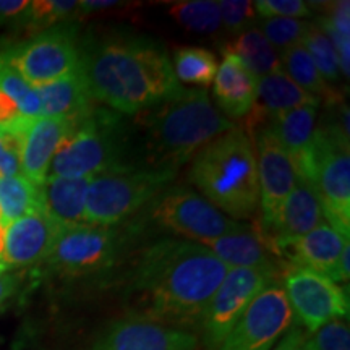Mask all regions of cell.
I'll use <instances>...</instances> for the list:
<instances>
[{"instance_id": "1", "label": "cell", "mask_w": 350, "mask_h": 350, "mask_svg": "<svg viewBox=\"0 0 350 350\" xmlns=\"http://www.w3.org/2000/svg\"><path fill=\"white\" fill-rule=\"evenodd\" d=\"M229 269L204 245L156 240L139 250L130 271L131 317L177 329L196 327Z\"/></svg>"}, {"instance_id": "2", "label": "cell", "mask_w": 350, "mask_h": 350, "mask_svg": "<svg viewBox=\"0 0 350 350\" xmlns=\"http://www.w3.org/2000/svg\"><path fill=\"white\" fill-rule=\"evenodd\" d=\"M78 72L93 103L122 116H137L183 90L164 44L126 29L88 34Z\"/></svg>"}, {"instance_id": "3", "label": "cell", "mask_w": 350, "mask_h": 350, "mask_svg": "<svg viewBox=\"0 0 350 350\" xmlns=\"http://www.w3.org/2000/svg\"><path fill=\"white\" fill-rule=\"evenodd\" d=\"M138 169L174 170L219 135L234 129L204 90H187L135 116Z\"/></svg>"}, {"instance_id": "4", "label": "cell", "mask_w": 350, "mask_h": 350, "mask_svg": "<svg viewBox=\"0 0 350 350\" xmlns=\"http://www.w3.org/2000/svg\"><path fill=\"white\" fill-rule=\"evenodd\" d=\"M188 180L230 219H252L260 208L255 144L245 129L219 135L190 161Z\"/></svg>"}, {"instance_id": "5", "label": "cell", "mask_w": 350, "mask_h": 350, "mask_svg": "<svg viewBox=\"0 0 350 350\" xmlns=\"http://www.w3.org/2000/svg\"><path fill=\"white\" fill-rule=\"evenodd\" d=\"M130 154L131 135L124 116L107 107H93L72 124L47 177L93 178L113 170L135 169Z\"/></svg>"}, {"instance_id": "6", "label": "cell", "mask_w": 350, "mask_h": 350, "mask_svg": "<svg viewBox=\"0 0 350 350\" xmlns=\"http://www.w3.org/2000/svg\"><path fill=\"white\" fill-rule=\"evenodd\" d=\"M300 178L312 185L325 221L345 239L350 234L349 142L317 130L308 154L294 163Z\"/></svg>"}, {"instance_id": "7", "label": "cell", "mask_w": 350, "mask_h": 350, "mask_svg": "<svg viewBox=\"0 0 350 350\" xmlns=\"http://www.w3.org/2000/svg\"><path fill=\"white\" fill-rule=\"evenodd\" d=\"M174 170L125 169L96 175L86 191L85 219L93 226H119L172 185Z\"/></svg>"}, {"instance_id": "8", "label": "cell", "mask_w": 350, "mask_h": 350, "mask_svg": "<svg viewBox=\"0 0 350 350\" xmlns=\"http://www.w3.org/2000/svg\"><path fill=\"white\" fill-rule=\"evenodd\" d=\"M148 219L157 229L182 240L208 245L240 226L190 187H169L148 204Z\"/></svg>"}, {"instance_id": "9", "label": "cell", "mask_w": 350, "mask_h": 350, "mask_svg": "<svg viewBox=\"0 0 350 350\" xmlns=\"http://www.w3.org/2000/svg\"><path fill=\"white\" fill-rule=\"evenodd\" d=\"M80 42L75 25H60L10 46L0 57L33 88H39L75 72Z\"/></svg>"}, {"instance_id": "10", "label": "cell", "mask_w": 350, "mask_h": 350, "mask_svg": "<svg viewBox=\"0 0 350 350\" xmlns=\"http://www.w3.org/2000/svg\"><path fill=\"white\" fill-rule=\"evenodd\" d=\"M126 232L117 226L93 224L60 229L47 262L57 273L72 278L100 274L111 269L124 252Z\"/></svg>"}, {"instance_id": "11", "label": "cell", "mask_w": 350, "mask_h": 350, "mask_svg": "<svg viewBox=\"0 0 350 350\" xmlns=\"http://www.w3.org/2000/svg\"><path fill=\"white\" fill-rule=\"evenodd\" d=\"M279 275V271L269 268H230L227 271L224 281L214 292L196 326L204 347L217 350L252 301L266 287L278 282L275 279Z\"/></svg>"}, {"instance_id": "12", "label": "cell", "mask_w": 350, "mask_h": 350, "mask_svg": "<svg viewBox=\"0 0 350 350\" xmlns=\"http://www.w3.org/2000/svg\"><path fill=\"white\" fill-rule=\"evenodd\" d=\"M281 278L292 317L305 332L313 334L334 319H347V291L326 275L286 265Z\"/></svg>"}, {"instance_id": "13", "label": "cell", "mask_w": 350, "mask_h": 350, "mask_svg": "<svg viewBox=\"0 0 350 350\" xmlns=\"http://www.w3.org/2000/svg\"><path fill=\"white\" fill-rule=\"evenodd\" d=\"M292 325L286 294L274 282L252 301L217 350H271Z\"/></svg>"}, {"instance_id": "14", "label": "cell", "mask_w": 350, "mask_h": 350, "mask_svg": "<svg viewBox=\"0 0 350 350\" xmlns=\"http://www.w3.org/2000/svg\"><path fill=\"white\" fill-rule=\"evenodd\" d=\"M247 133L255 144L260 182L261 216L256 224L266 226L273 221L288 193L294 190L297 183L295 165L268 125H258Z\"/></svg>"}, {"instance_id": "15", "label": "cell", "mask_w": 350, "mask_h": 350, "mask_svg": "<svg viewBox=\"0 0 350 350\" xmlns=\"http://www.w3.org/2000/svg\"><path fill=\"white\" fill-rule=\"evenodd\" d=\"M198 336L138 317L109 325L90 350H198Z\"/></svg>"}, {"instance_id": "16", "label": "cell", "mask_w": 350, "mask_h": 350, "mask_svg": "<svg viewBox=\"0 0 350 350\" xmlns=\"http://www.w3.org/2000/svg\"><path fill=\"white\" fill-rule=\"evenodd\" d=\"M323 221L325 217L312 185L297 175L294 190L288 193L273 221L266 226H255L274 255L282 261L281 255L284 248H287L297 239L304 237Z\"/></svg>"}, {"instance_id": "17", "label": "cell", "mask_w": 350, "mask_h": 350, "mask_svg": "<svg viewBox=\"0 0 350 350\" xmlns=\"http://www.w3.org/2000/svg\"><path fill=\"white\" fill-rule=\"evenodd\" d=\"M60 227L41 209L16 219L5 227L2 262L5 269L28 268L47 260Z\"/></svg>"}, {"instance_id": "18", "label": "cell", "mask_w": 350, "mask_h": 350, "mask_svg": "<svg viewBox=\"0 0 350 350\" xmlns=\"http://www.w3.org/2000/svg\"><path fill=\"white\" fill-rule=\"evenodd\" d=\"M72 124V120L57 117H38L29 122L20 144V167L25 178L38 187L42 185Z\"/></svg>"}, {"instance_id": "19", "label": "cell", "mask_w": 350, "mask_h": 350, "mask_svg": "<svg viewBox=\"0 0 350 350\" xmlns=\"http://www.w3.org/2000/svg\"><path fill=\"white\" fill-rule=\"evenodd\" d=\"M347 243L349 239L342 237L326 221H323L304 237L284 248L281 258L286 265L314 271L338 284L339 261Z\"/></svg>"}, {"instance_id": "20", "label": "cell", "mask_w": 350, "mask_h": 350, "mask_svg": "<svg viewBox=\"0 0 350 350\" xmlns=\"http://www.w3.org/2000/svg\"><path fill=\"white\" fill-rule=\"evenodd\" d=\"M305 106L319 107V99L301 90L288 78L282 70L256 80V96L245 131H250L258 125L274 119L294 109Z\"/></svg>"}, {"instance_id": "21", "label": "cell", "mask_w": 350, "mask_h": 350, "mask_svg": "<svg viewBox=\"0 0 350 350\" xmlns=\"http://www.w3.org/2000/svg\"><path fill=\"white\" fill-rule=\"evenodd\" d=\"M229 268H269L282 273L286 262L274 255L256 226L242 224L230 234L204 245Z\"/></svg>"}, {"instance_id": "22", "label": "cell", "mask_w": 350, "mask_h": 350, "mask_svg": "<svg viewBox=\"0 0 350 350\" xmlns=\"http://www.w3.org/2000/svg\"><path fill=\"white\" fill-rule=\"evenodd\" d=\"M90 180L47 177L39 185V208L60 229L86 224L85 203Z\"/></svg>"}, {"instance_id": "23", "label": "cell", "mask_w": 350, "mask_h": 350, "mask_svg": "<svg viewBox=\"0 0 350 350\" xmlns=\"http://www.w3.org/2000/svg\"><path fill=\"white\" fill-rule=\"evenodd\" d=\"M213 96L219 112L242 119L252 112L256 96V78L235 55L224 54L214 77Z\"/></svg>"}, {"instance_id": "24", "label": "cell", "mask_w": 350, "mask_h": 350, "mask_svg": "<svg viewBox=\"0 0 350 350\" xmlns=\"http://www.w3.org/2000/svg\"><path fill=\"white\" fill-rule=\"evenodd\" d=\"M36 91L41 99L42 117L75 122L94 107L78 68L60 80L36 88Z\"/></svg>"}, {"instance_id": "25", "label": "cell", "mask_w": 350, "mask_h": 350, "mask_svg": "<svg viewBox=\"0 0 350 350\" xmlns=\"http://www.w3.org/2000/svg\"><path fill=\"white\" fill-rule=\"evenodd\" d=\"M262 125H268L278 142L297 163L312 150L318 130V107L305 106L274 117Z\"/></svg>"}, {"instance_id": "26", "label": "cell", "mask_w": 350, "mask_h": 350, "mask_svg": "<svg viewBox=\"0 0 350 350\" xmlns=\"http://www.w3.org/2000/svg\"><path fill=\"white\" fill-rule=\"evenodd\" d=\"M221 52L237 57L256 80L282 70L281 55L275 52L256 25L226 42L221 47Z\"/></svg>"}, {"instance_id": "27", "label": "cell", "mask_w": 350, "mask_h": 350, "mask_svg": "<svg viewBox=\"0 0 350 350\" xmlns=\"http://www.w3.org/2000/svg\"><path fill=\"white\" fill-rule=\"evenodd\" d=\"M38 209H41L38 185L21 174L12 177L0 175V222L3 227Z\"/></svg>"}, {"instance_id": "28", "label": "cell", "mask_w": 350, "mask_h": 350, "mask_svg": "<svg viewBox=\"0 0 350 350\" xmlns=\"http://www.w3.org/2000/svg\"><path fill=\"white\" fill-rule=\"evenodd\" d=\"M281 64L282 72L291 78L292 81L297 83L301 90L310 93L319 100L329 99L336 90L331 85H327L321 73L318 72L317 65L312 60L305 47L299 44V46L291 47L286 52L281 54Z\"/></svg>"}, {"instance_id": "29", "label": "cell", "mask_w": 350, "mask_h": 350, "mask_svg": "<svg viewBox=\"0 0 350 350\" xmlns=\"http://www.w3.org/2000/svg\"><path fill=\"white\" fill-rule=\"evenodd\" d=\"M174 73L178 83L208 88L217 72V59L211 51L198 46H183L174 52Z\"/></svg>"}, {"instance_id": "30", "label": "cell", "mask_w": 350, "mask_h": 350, "mask_svg": "<svg viewBox=\"0 0 350 350\" xmlns=\"http://www.w3.org/2000/svg\"><path fill=\"white\" fill-rule=\"evenodd\" d=\"M169 12L172 18L187 31L211 36L222 28L217 2H214V0L175 2L169 8Z\"/></svg>"}, {"instance_id": "31", "label": "cell", "mask_w": 350, "mask_h": 350, "mask_svg": "<svg viewBox=\"0 0 350 350\" xmlns=\"http://www.w3.org/2000/svg\"><path fill=\"white\" fill-rule=\"evenodd\" d=\"M0 93H3L16 104L25 119L33 120L42 117L41 99H39L36 88L29 85L2 57H0Z\"/></svg>"}, {"instance_id": "32", "label": "cell", "mask_w": 350, "mask_h": 350, "mask_svg": "<svg viewBox=\"0 0 350 350\" xmlns=\"http://www.w3.org/2000/svg\"><path fill=\"white\" fill-rule=\"evenodd\" d=\"M301 46L305 47V51L312 57L318 72L321 73V77L325 78L327 85L329 83H338L340 80L342 73H340L338 52H336L329 38L326 36L325 31L317 23H312V26H310Z\"/></svg>"}, {"instance_id": "33", "label": "cell", "mask_w": 350, "mask_h": 350, "mask_svg": "<svg viewBox=\"0 0 350 350\" xmlns=\"http://www.w3.org/2000/svg\"><path fill=\"white\" fill-rule=\"evenodd\" d=\"M80 2L75 0H42V2H29L28 10L21 23H26L29 28L38 31H46V28L67 21L78 16Z\"/></svg>"}, {"instance_id": "34", "label": "cell", "mask_w": 350, "mask_h": 350, "mask_svg": "<svg viewBox=\"0 0 350 350\" xmlns=\"http://www.w3.org/2000/svg\"><path fill=\"white\" fill-rule=\"evenodd\" d=\"M310 21L295 18H266L261 20L260 29L279 55L291 47L299 46L308 33Z\"/></svg>"}, {"instance_id": "35", "label": "cell", "mask_w": 350, "mask_h": 350, "mask_svg": "<svg viewBox=\"0 0 350 350\" xmlns=\"http://www.w3.org/2000/svg\"><path fill=\"white\" fill-rule=\"evenodd\" d=\"M221 26L232 36H239L255 26L256 12L250 0H221L217 2Z\"/></svg>"}, {"instance_id": "36", "label": "cell", "mask_w": 350, "mask_h": 350, "mask_svg": "<svg viewBox=\"0 0 350 350\" xmlns=\"http://www.w3.org/2000/svg\"><path fill=\"white\" fill-rule=\"evenodd\" d=\"M313 350H350V329L347 319H334L310 334Z\"/></svg>"}, {"instance_id": "37", "label": "cell", "mask_w": 350, "mask_h": 350, "mask_svg": "<svg viewBox=\"0 0 350 350\" xmlns=\"http://www.w3.org/2000/svg\"><path fill=\"white\" fill-rule=\"evenodd\" d=\"M256 15L266 18H308L312 16V7L304 0H258L253 2Z\"/></svg>"}, {"instance_id": "38", "label": "cell", "mask_w": 350, "mask_h": 350, "mask_svg": "<svg viewBox=\"0 0 350 350\" xmlns=\"http://www.w3.org/2000/svg\"><path fill=\"white\" fill-rule=\"evenodd\" d=\"M308 338V332H305L300 326L288 327L286 334L279 339V344H275L271 350H313Z\"/></svg>"}, {"instance_id": "39", "label": "cell", "mask_w": 350, "mask_h": 350, "mask_svg": "<svg viewBox=\"0 0 350 350\" xmlns=\"http://www.w3.org/2000/svg\"><path fill=\"white\" fill-rule=\"evenodd\" d=\"M28 7V0H0V25L21 23Z\"/></svg>"}, {"instance_id": "40", "label": "cell", "mask_w": 350, "mask_h": 350, "mask_svg": "<svg viewBox=\"0 0 350 350\" xmlns=\"http://www.w3.org/2000/svg\"><path fill=\"white\" fill-rule=\"evenodd\" d=\"M16 291V278L12 274L0 273V306L10 299Z\"/></svg>"}, {"instance_id": "41", "label": "cell", "mask_w": 350, "mask_h": 350, "mask_svg": "<svg viewBox=\"0 0 350 350\" xmlns=\"http://www.w3.org/2000/svg\"><path fill=\"white\" fill-rule=\"evenodd\" d=\"M3 234H5V227L0 222V260H2V252H3Z\"/></svg>"}]
</instances>
